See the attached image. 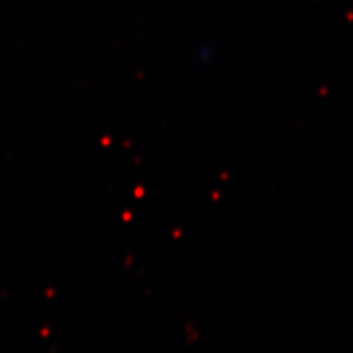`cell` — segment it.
Returning a JSON list of instances; mask_svg holds the SVG:
<instances>
[]
</instances>
